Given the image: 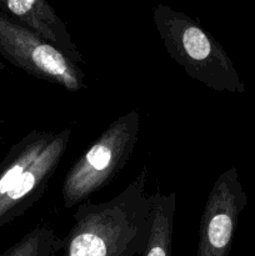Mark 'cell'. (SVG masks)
Segmentation results:
<instances>
[{
  "label": "cell",
  "mask_w": 255,
  "mask_h": 256,
  "mask_svg": "<svg viewBox=\"0 0 255 256\" xmlns=\"http://www.w3.org/2000/svg\"><path fill=\"white\" fill-rule=\"evenodd\" d=\"M144 166L122 192L104 202H82L62 238V256H142L152 228V194Z\"/></svg>",
  "instance_id": "cell-1"
},
{
  "label": "cell",
  "mask_w": 255,
  "mask_h": 256,
  "mask_svg": "<svg viewBox=\"0 0 255 256\" xmlns=\"http://www.w3.org/2000/svg\"><path fill=\"white\" fill-rule=\"evenodd\" d=\"M72 129H32L0 162V228L29 212L42 198L68 152Z\"/></svg>",
  "instance_id": "cell-2"
},
{
  "label": "cell",
  "mask_w": 255,
  "mask_h": 256,
  "mask_svg": "<svg viewBox=\"0 0 255 256\" xmlns=\"http://www.w3.org/2000/svg\"><path fill=\"white\" fill-rule=\"evenodd\" d=\"M152 22L169 56L190 78L215 92H245L228 52L199 22L165 4L154 8Z\"/></svg>",
  "instance_id": "cell-3"
},
{
  "label": "cell",
  "mask_w": 255,
  "mask_h": 256,
  "mask_svg": "<svg viewBox=\"0 0 255 256\" xmlns=\"http://www.w3.org/2000/svg\"><path fill=\"white\" fill-rule=\"evenodd\" d=\"M140 124V112L130 110L110 122L86 152L75 160L62 182L64 209H72L90 200L116 179L134 152Z\"/></svg>",
  "instance_id": "cell-4"
},
{
  "label": "cell",
  "mask_w": 255,
  "mask_h": 256,
  "mask_svg": "<svg viewBox=\"0 0 255 256\" xmlns=\"http://www.w3.org/2000/svg\"><path fill=\"white\" fill-rule=\"evenodd\" d=\"M0 54L34 78L68 92L85 89V75L79 65L58 48L0 12Z\"/></svg>",
  "instance_id": "cell-5"
},
{
  "label": "cell",
  "mask_w": 255,
  "mask_h": 256,
  "mask_svg": "<svg viewBox=\"0 0 255 256\" xmlns=\"http://www.w3.org/2000/svg\"><path fill=\"white\" fill-rule=\"evenodd\" d=\"M248 196L236 168L222 172L210 189L199 222L196 256H229Z\"/></svg>",
  "instance_id": "cell-6"
},
{
  "label": "cell",
  "mask_w": 255,
  "mask_h": 256,
  "mask_svg": "<svg viewBox=\"0 0 255 256\" xmlns=\"http://www.w3.org/2000/svg\"><path fill=\"white\" fill-rule=\"evenodd\" d=\"M0 12L44 38L72 62L84 64L66 24L48 0H0Z\"/></svg>",
  "instance_id": "cell-7"
},
{
  "label": "cell",
  "mask_w": 255,
  "mask_h": 256,
  "mask_svg": "<svg viewBox=\"0 0 255 256\" xmlns=\"http://www.w3.org/2000/svg\"><path fill=\"white\" fill-rule=\"evenodd\" d=\"M176 202L175 192L162 194L158 190L152 194V228L142 256H172Z\"/></svg>",
  "instance_id": "cell-8"
},
{
  "label": "cell",
  "mask_w": 255,
  "mask_h": 256,
  "mask_svg": "<svg viewBox=\"0 0 255 256\" xmlns=\"http://www.w3.org/2000/svg\"><path fill=\"white\" fill-rule=\"evenodd\" d=\"M62 238L49 222H40L0 256H58Z\"/></svg>",
  "instance_id": "cell-9"
}]
</instances>
